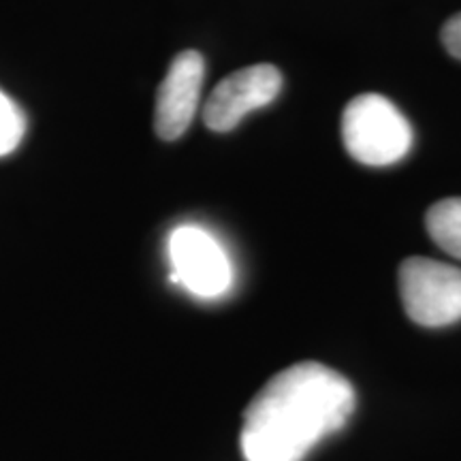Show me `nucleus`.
I'll use <instances>...</instances> for the list:
<instances>
[{"label": "nucleus", "instance_id": "obj_1", "mask_svg": "<svg viewBox=\"0 0 461 461\" xmlns=\"http://www.w3.org/2000/svg\"><path fill=\"white\" fill-rule=\"evenodd\" d=\"M353 411L355 389L342 374L316 361L295 363L248 403L241 453L246 461H303Z\"/></svg>", "mask_w": 461, "mask_h": 461}, {"label": "nucleus", "instance_id": "obj_2", "mask_svg": "<svg viewBox=\"0 0 461 461\" xmlns=\"http://www.w3.org/2000/svg\"><path fill=\"white\" fill-rule=\"evenodd\" d=\"M342 141L357 163L389 167L411 152L412 126L387 96L366 92L344 107Z\"/></svg>", "mask_w": 461, "mask_h": 461}, {"label": "nucleus", "instance_id": "obj_3", "mask_svg": "<svg viewBox=\"0 0 461 461\" xmlns=\"http://www.w3.org/2000/svg\"><path fill=\"white\" fill-rule=\"evenodd\" d=\"M400 295L406 314L420 327L461 321V269L436 258L411 257L400 265Z\"/></svg>", "mask_w": 461, "mask_h": 461}, {"label": "nucleus", "instance_id": "obj_4", "mask_svg": "<svg viewBox=\"0 0 461 461\" xmlns=\"http://www.w3.org/2000/svg\"><path fill=\"white\" fill-rule=\"evenodd\" d=\"M171 282L199 299H218L233 285V267L214 235L194 224L173 229L167 241Z\"/></svg>", "mask_w": 461, "mask_h": 461}, {"label": "nucleus", "instance_id": "obj_5", "mask_svg": "<svg viewBox=\"0 0 461 461\" xmlns=\"http://www.w3.org/2000/svg\"><path fill=\"white\" fill-rule=\"evenodd\" d=\"M282 73L274 65H252L227 75L212 90L203 107V122L214 132H229L248 113L276 101Z\"/></svg>", "mask_w": 461, "mask_h": 461}, {"label": "nucleus", "instance_id": "obj_6", "mask_svg": "<svg viewBox=\"0 0 461 461\" xmlns=\"http://www.w3.org/2000/svg\"><path fill=\"white\" fill-rule=\"evenodd\" d=\"M205 60L199 51H180L171 60L154 107V131L163 141L180 140L193 124L201 103Z\"/></svg>", "mask_w": 461, "mask_h": 461}, {"label": "nucleus", "instance_id": "obj_7", "mask_svg": "<svg viewBox=\"0 0 461 461\" xmlns=\"http://www.w3.org/2000/svg\"><path fill=\"white\" fill-rule=\"evenodd\" d=\"M425 227L438 248L461 261V197H447L431 205Z\"/></svg>", "mask_w": 461, "mask_h": 461}, {"label": "nucleus", "instance_id": "obj_8", "mask_svg": "<svg viewBox=\"0 0 461 461\" xmlns=\"http://www.w3.org/2000/svg\"><path fill=\"white\" fill-rule=\"evenodd\" d=\"M26 132V115L22 107L0 90V157L15 152Z\"/></svg>", "mask_w": 461, "mask_h": 461}, {"label": "nucleus", "instance_id": "obj_9", "mask_svg": "<svg viewBox=\"0 0 461 461\" xmlns=\"http://www.w3.org/2000/svg\"><path fill=\"white\" fill-rule=\"evenodd\" d=\"M442 43H445L448 54L461 60V14L453 15L451 20L442 26Z\"/></svg>", "mask_w": 461, "mask_h": 461}]
</instances>
